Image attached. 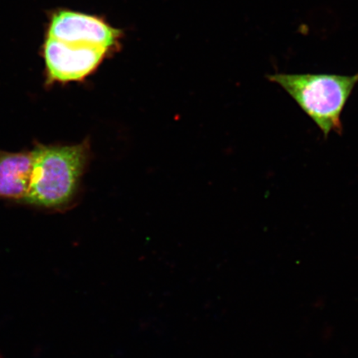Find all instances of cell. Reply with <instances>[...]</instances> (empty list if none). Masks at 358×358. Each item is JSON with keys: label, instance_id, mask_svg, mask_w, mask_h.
<instances>
[{"label": "cell", "instance_id": "cell-1", "mask_svg": "<svg viewBox=\"0 0 358 358\" xmlns=\"http://www.w3.org/2000/svg\"><path fill=\"white\" fill-rule=\"evenodd\" d=\"M26 203L48 209L69 205L90 159L88 140L74 145H36Z\"/></svg>", "mask_w": 358, "mask_h": 358}, {"label": "cell", "instance_id": "cell-2", "mask_svg": "<svg viewBox=\"0 0 358 358\" xmlns=\"http://www.w3.org/2000/svg\"><path fill=\"white\" fill-rule=\"evenodd\" d=\"M267 78L293 98L325 138L331 132L342 134L341 115L358 84V73L353 76L276 73Z\"/></svg>", "mask_w": 358, "mask_h": 358}, {"label": "cell", "instance_id": "cell-3", "mask_svg": "<svg viewBox=\"0 0 358 358\" xmlns=\"http://www.w3.org/2000/svg\"><path fill=\"white\" fill-rule=\"evenodd\" d=\"M43 57L48 85L80 82L89 77L112 52L93 43L45 38Z\"/></svg>", "mask_w": 358, "mask_h": 358}, {"label": "cell", "instance_id": "cell-4", "mask_svg": "<svg viewBox=\"0 0 358 358\" xmlns=\"http://www.w3.org/2000/svg\"><path fill=\"white\" fill-rule=\"evenodd\" d=\"M122 32L96 16L61 10L52 13L49 20L46 38L99 45L113 52L119 47Z\"/></svg>", "mask_w": 358, "mask_h": 358}, {"label": "cell", "instance_id": "cell-5", "mask_svg": "<svg viewBox=\"0 0 358 358\" xmlns=\"http://www.w3.org/2000/svg\"><path fill=\"white\" fill-rule=\"evenodd\" d=\"M34 166L32 152L0 150V199L24 201Z\"/></svg>", "mask_w": 358, "mask_h": 358}]
</instances>
